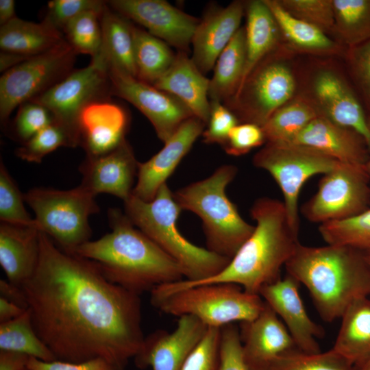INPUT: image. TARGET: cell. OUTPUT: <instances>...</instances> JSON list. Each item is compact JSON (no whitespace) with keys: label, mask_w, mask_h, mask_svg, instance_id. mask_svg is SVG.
<instances>
[{"label":"cell","mask_w":370,"mask_h":370,"mask_svg":"<svg viewBox=\"0 0 370 370\" xmlns=\"http://www.w3.org/2000/svg\"><path fill=\"white\" fill-rule=\"evenodd\" d=\"M108 64L101 53L86 67L73 70L62 80L32 99L46 107L54 124L66 134L70 147L80 145L79 116L92 101L109 98L111 84Z\"/></svg>","instance_id":"obj_9"},{"label":"cell","mask_w":370,"mask_h":370,"mask_svg":"<svg viewBox=\"0 0 370 370\" xmlns=\"http://www.w3.org/2000/svg\"><path fill=\"white\" fill-rule=\"evenodd\" d=\"M299 284L286 273L284 278L264 286L259 295L282 320L299 350L319 353L321 351L317 339L325 332L308 314L299 293Z\"/></svg>","instance_id":"obj_18"},{"label":"cell","mask_w":370,"mask_h":370,"mask_svg":"<svg viewBox=\"0 0 370 370\" xmlns=\"http://www.w3.org/2000/svg\"><path fill=\"white\" fill-rule=\"evenodd\" d=\"M356 370H370V359Z\"/></svg>","instance_id":"obj_56"},{"label":"cell","mask_w":370,"mask_h":370,"mask_svg":"<svg viewBox=\"0 0 370 370\" xmlns=\"http://www.w3.org/2000/svg\"><path fill=\"white\" fill-rule=\"evenodd\" d=\"M29 370H116L111 364L101 358H95L82 362H71L62 360L42 361L29 357Z\"/></svg>","instance_id":"obj_50"},{"label":"cell","mask_w":370,"mask_h":370,"mask_svg":"<svg viewBox=\"0 0 370 370\" xmlns=\"http://www.w3.org/2000/svg\"><path fill=\"white\" fill-rule=\"evenodd\" d=\"M319 113L305 96L293 97L277 110L262 126L267 143L292 144Z\"/></svg>","instance_id":"obj_33"},{"label":"cell","mask_w":370,"mask_h":370,"mask_svg":"<svg viewBox=\"0 0 370 370\" xmlns=\"http://www.w3.org/2000/svg\"><path fill=\"white\" fill-rule=\"evenodd\" d=\"M245 12V66L236 94L256 66L276 49L282 36L277 22L264 0L247 1Z\"/></svg>","instance_id":"obj_27"},{"label":"cell","mask_w":370,"mask_h":370,"mask_svg":"<svg viewBox=\"0 0 370 370\" xmlns=\"http://www.w3.org/2000/svg\"><path fill=\"white\" fill-rule=\"evenodd\" d=\"M40 256V231L32 225L0 223V264L7 280L22 286L34 274Z\"/></svg>","instance_id":"obj_26"},{"label":"cell","mask_w":370,"mask_h":370,"mask_svg":"<svg viewBox=\"0 0 370 370\" xmlns=\"http://www.w3.org/2000/svg\"><path fill=\"white\" fill-rule=\"evenodd\" d=\"M267 370H354L352 365L332 348L315 354L295 349L277 358Z\"/></svg>","instance_id":"obj_39"},{"label":"cell","mask_w":370,"mask_h":370,"mask_svg":"<svg viewBox=\"0 0 370 370\" xmlns=\"http://www.w3.org/2000/svg\"><path fill=\"white\" fill-rule=\"evenodd\" d=\"M310 97L319 114L360 134L370 149V121L364 107L345 78L336 71L323 68L313 75Z\"/></svg>","instance_id":"obj_15"},{"label":"cell","mask_w":370,"mask_h":370,"mask_svg":"<svg viewBox=\"0 0 370 370\" xmlns=\"http://www.w3.org/2000/svg\"><path fill=\"white\" fill-rule=\"evenodd\" d=\"M346 58L352 77L370 114V39L347 48Z\"/></svg>","instance_id":"obj_46"},{"label":"cell","mask_w":370,"mask_h":370,"mask_svg":"<svg viewBox=\"0 0 370 370\" xmlns=\"http://www.w3.org/2000/svg\"><path fill=\"white\" fill-rule=\"evenodd\" d=\"M366 169H367V173L370 177V158L368 160L367 162L366 163Z\"/></svg>","instance_id":"obj_58"},{"label":"cell","mask_w":370,"mask_h":370,"mask_svg":"<svg viewBox=\"0 0 370 370\" xmlns=\"http://www.w3.org/2000/svg\"><path fill=\"white\" fill-rule=\"evenodd\" d=\"M152 86L179 99L195 117L207 125L210 111V79L199 70L186 52L178 51L171 65Z\"/></svg>","instance_id":"obj_25"},{"label":"cell","mask_w":370,"mask_h":370,"mask_svg":"<svg viewBox=\"0 0 370 370\" xmlns=\"http://www.w3.org/2000/svg\"><path fill=\"white\" fill-rule=\"evenodd\" d=\"M264 1L273 14L281 36L295 50L318 55L341 51V45L331 39L319 28L291 15L278 0Z\"/></svg>","instance_id":"obj_31"},{"label":"cell","mask_w":370,"mask_h":370,"mask_svg":"<svg viewBox=\"0 0 370 370\" xmlns=\"http://www.w3.org/2000/svg\"><path fill=\"white\" fill-rule=\"evenodd\" d=\"M365 258L370 268V251H363Z\"/></svg>","instance_id":"obj_57"},{"label":"cell","mask_w":370,"mask_h":370,"mask_svg":"<svg viewBox=\"0 0 370 370\" xmlns=\"http://www.w3.org/2000/svg\"><path fill=\"white\" fill-rule=\"evenodd\" d=\"M319 232L327 244L370 251V208L347 219L320 224Z\"/></svg>","instance_id":"obj_37"},{"label":"cell","mask_w":370,"mask_h":370,"mask_svg":"<svg viewBox=\"0 0 370 370\" xmlns=\"http://www.w3.org/2000/svg\"><path fill=\"white\" fill-rule=\"evenodd\" d=\"M29 357L19 352L0 350V370H28Z\"/></svg>","instance_id":"obj_51"},{"label":"cell","mask_w":370,"mask_h":370,"mask_svg":"<svg viewBox=\"0 0 370 370\" xmlns=\"http://www.w3.org/2000/svg\"><path fill=\"white\" fill-rule=\"evenodd\" d=\"M24 194L1 161L0 163V220L1 222L22 225H34L24 205Z\"/></svg>","instance_id":"obj_40"},{"label":"cell","mask_w":370,"mask_h":370,"mask_svg":"<svg viewBox=\"0 0 370 370\" xmlns=\"http://www.w3.org/2000/svg\"><path fill=\"white\" fill-rule=\"evenodd\" d=\"M21 287L36 332L58 360L101 358L124 370L143 343L140 295L43 232L38 266Z\"/></svg>","instance_id":"obj_1"},{"label":"cell","mask_w":370,"mask_h":370,"mask_svg":"<svg viewBox=\"0 0 370 370\" xmlns=\"http://www.w3.org/2000/svg\"><path fill=\"white\" fill-rule=\"evenodd\" d=\"M341 319L332 349L356 370L370 359V296L352 302Z\"/></svg>","instance_id":"obj_28"},{"label":"cell","mask_w":370,"mask_h":370,"mask_svg":"<svg viewBox=\"0 0 370 370\" xmlns=\"http://www.w3.org/2000/svg\"><path fill=\"white\" fill-rule=\"evenodd\" d=\"M138 164L133 149L125 139L108 153L86 156L79 169L82 175L80 186L95 197L99 193H108L124 201L132 195Z\"/></svg>","instance_id":"obj_21"},{"label":"cell","mask_w":370,"mask_h":370,"mask_svg":"<svg viewBox=\"0 0 370 370\" xmlns=\"http://www.w3.org/2000/svg\"><path fill=\"white\" fill-rule=\"evenodd\" d=\"M205 125L195 116L189 118L164 143L160 151L146 162H138V180L132 195L145 201L153 200L197 138L202 134Z\"/></svg>","instance_id":"obj_20"},{"label":"cell","mask_w":370,"mask_h":370,"mask_svg":"<svg viewBox=\"0 0 370 370\" xmlns=\"http://www.w3.org/2000/svg\"><path fill=\"white\" fill-rule=\"evenodd\" d=\"M108 4L145 27L151 35L184 52L188 50L200 21L164 0H112Z\"/></svg>","instance_id":"obj_16"},{"label":"cell","mask_w":370,"mask_h":370,"mask_svg":"<svg viewBox=\"0 0 370 370\" xmlns=\"http://www.w3.org/2000/svg\"><path fill=\"white\" fill-rule=\"evenodd\" d=\"M136 78L152 85L171 65L174 54L166 42L133 25Z\"/></svg>","instance_id":"obj_34"},{"label":"cell","mask_w":370,"mask_h":370,"mask_svg":"<svg viewBox=\"0 0 370 370\" xmlns=\"http://www.w3.org/2000/svg\"><path fill=\"white\" fill-rule=\"evenodd\" d=\"M286 273L308 291L321 318L341 319L355 300L370 296V268L363 251L341 245H297Z\"/></svg>","instance_id":"obj_3"},{"label":"cell","mask_w":370,"mask_h":370,"mask_svg":"<svg viewBox=\"0 0 370 370\" xmlns=\"http://www.w3.org/2000/svg\"><path fill=\"white\" fill-rule=\"evenodd\" d=\"M237 171L234 165H223L208 177L173 193L182 210H190L201 219L207 249L230 260L255 228L242 218L225 193Z\"/></svg>","instance_id":"obj_7"},{"label":"cell","mask_w":370,"mask_h":370,"mask_svg":"<svg viewBox=\"0 0 370 370\" xmlns=\"http://www.w3.org/2000/svg\"><path fill=\"white\" fill-rule=\"evenodd\" d=\"M253 164L269 172L279 186L289 224L298 234V198L302 186L311 177L324 175L342 162L304 145L267 143L254 155Z\"/></svg>","instance_id":"obj_10"},{"label":"cell","mask_w":370,"mask_h":370,"mask_svg":"<svg viewBox=\"0 0 370 370\" xmlns=\"http://www.w3.org/2000/svg\"><path fill=\"white\" fill-rule=\"evenodd\" d=\"M123 202L127 218L179 264L184 280L197 282L208 279L218 274L230 261L191 243L181 234L177 221L182 209L166 183L150 201L132 195Z\"/></svg>","instance_id":"obj_5"},{"label":"cell","mask_w":370,"mask_h":370,"mask_svg":"<svg viewBox=\"0 0 370 370\" xmlns=\"http://www.w3.org/2000/svg\"><path fill=\"white\" fill-rule=\"evenodd\" d=\"M208 328L194 317H180L173 332L159 330L145 338L134 358L136 366L142 369L151 367L153 370H180Z\"/></svg>","instance_id":"obj_17"},{"label":"cell","mask_w":370,"mask_h":370,"mask_svg":"<svg viewBox=\"0 0 370 370\" xmlns=\"http://www.w3.org/2000/svg\"><path fill=\"white\" fill-rule=\"evenodd\" d=\"M80 145L86 156L108 153L125 140L129 118L123 107L110 98L88 104L79 116Z\"/></svg>","instance_id":"obj_23"},{"label":"cell","mask_w":370,"mask_h":370,"mask_svg":"<svg viewBox=\"0 0 370 370\" xmlns=\"http://www.w3.org/2000/svg\"><path fill=\"white\" fill-rule=\"evenodd\" d=\"M210 105V117L207 128L202 133L203 140L208 144L219 143L222 145L239 121L222 102L211 100Z\"/></svg>","instance_id":"obj_47"},{"label":"cell","mask_w":370,"mask_h":370,"mask_svg":"<svg viewBox=\"0 0 370 370\" xmlns=\"http://www.w3.org/2000/svg\"><path fill=\"white\" fill-rule=\"evenodd\" d=\"M266 142L262 127L250 123H238L230 132L223 148L227 154L238 156Z\"/></svg>","instance_id":"obj_48"},{"label":"cell","mask_w":370,"mask_h":370,"mask_svg":"<svg viewBox=\"0 0 370 370\" xmlns=\"http://www.w3.org/2000/svg\"><path fill=\"white\" fill-rule=\"evenodd\" d=\"M1 297L27 309L26 297L22 287L10 282L8 280H0Z\"/></svg>","instance_id":"obj_52"},{"label":"cell","mask_w":370,"mask_h":370,"mask_svg":"<svg viewBox=\"0 0 370 370\" xmlns=\"http://www.w3.org/2000/svg\"><path fill=\"white\" fill-rule=\"evenodd\" d=\"M31 57L21 54L1 51L0 53V71L2 73L22 63Z\"/></svg>","instance_id":"obj_54"},{"label":"cell","mask_w":370,"mask_h":370,"mask_svg":"<svg viewBox=\"0 0 370 370\" xmlns=\"http://www.w3.org/2000/svg\"><path fill=\"white\" fill-rule=\"evenodd\" d=\"M292 144L308 147L345 164L366 165L370 158V149L360 134L320 115L306 127Z\"/></svg>","instance_id":"obj_24"},{"label":"cell","mask_w":370,"mask_h":370,"mask_svg":"<svg viewBox=\"0 0 370 370\" xmlns=\"http://www.w3.org/2000/svg\"><path fill=\"white\" fill-rule=\"evenodd\" d=\"M333 34L350 48L370 39V0H332Z\"/></svg>","instance_id":"obj_35"},{"label":"cell","mask_w":370,"mask_h":370,"mask_svg":"<svg viewBox=\"0 0 370 370\" xmlns=\"http://www.w3.org/2000/svg\"><path fill=\"white\" fill-rule=\"evenodd\" d=\"M293 16L326 33H333L334 15L332 0H278Z\"/></svg>","instance_id":"obj_41"},{"label":"cell","mask_w":370,"mask_h":370,"mask_svg":"<svg viewBox=\"0 0 370 370\" xmlns=\"http://www.w3.org/2000/svg\"><path fill=\"white\" fill-rule=\"evenodd\" d=\"M103 42L101 53L109 69L136 77L133 25L106 4L100 16ZM108 69V70H109Z\"/></svg>","instance_id":"obj_30"},{"label":"cell","mask_w":370,"mask_h":370,"mask_svg":"<svg viewBox=\"0 0 370 370\" xmlns=\"http://www.w3.org/2000/svg\"><path fill=\"white\" fill-rule=\"evenodd\" d=\"M101 12H86L71 20L64 29L66 40L77 53L92 58L99 53L103 42Z\"/></svg>","instance_id":"obj_38"},{"label":"cell","mask_w":370,"mask_h":370,"mask_svg":"<svg viewBox=\"0 0 370 370\" xmlns=\"http://www.w3.org/2000/svg\"><path fill=\"white\" fill-rule=\"evenodd\" d=\"M29 370V369H28Z\"/></svg>","instance_id":"obj_59"},{"label":"cell","mask_w":370,"mask_h":370,"mask_svg":"<svg viewBox=\"0 0 370 370\" xmlns=\"http://www.w3.org/2000/svg\"><path fill=\"white\" fill-rule=\"evenodd\" d=\"M219 370H248L243 356L239 328L235 323L221 328Z\"/></svg>","instance_id":"obj_49"},{"label":"cell","mask_w":370,"mask_h":370,"mask_svg":"<svg viewBox=\"0 0 370 370\" xmlns=\"http://www.w3.org/2000/svg\"><path fill=\"white\" fill-rule=\"evenodd\" d=\"M53 123V118L49 110L42 104L30 100L19 106L10 127L11 135L23 144Z\"/></svg>","instance_id":"obj_42"},{"label":"cell","mask_w":370,"mask_h":370,"mask_svg":"<svg viewBox=\"0 0 370 370\" xmlns=\"http://www.w3.org/2000/svg\"><path fill=\"white\" fill-rule=\"evenodd\" d=\"M24 200L34 211L38 230L63 251L73 254L90 241L88 218L99 208L95 197L80 185L69 190L34 188L24 194Z\"/></svg>","instance_id":"obj_8"},{"label":"cell","mask_w":370,"mask_h":370,"mask_svg":"<svg viewBox=\"0 0 370 370\" xmlns=\"http://www.w3.org/2000/svg\"><path fill=\"white\" fill-rule=\"evenodd\" d=\"M77 53L66 39L3 73L0 78V119L5 126L12 111L40 95L73 69Z\"/></svg>","instance_id":"obj_11"},{"label":"cell","mask_w":370,"mask_h":370,"mask_svg":"<svg viewBox=\"0 0 370 370\" xmlns=\"http://www.w3.org/2000/svg\"><path fill=\"white\" fill-rule=\"evenodd\" d=\"M369 183L366 165L342 163L323 175L317 193L303 204L301 213L319 224L355 217L369 208Z\"/></svg>","instance_id":"obj_12"},{"label":"cell","mask_w":370,"mask_h":370,"mask_svg":"<svg viewBox=\"0 0 370 370\" xmlns=\"http://www.w3.org/2000/svg\"><path fill=\"white\" fill-rule=\"evenodd\" d=\"M270 55L252 71L239 91L225 103L239 121L262 127L277 110L294 97L297 84L291 69Z\"/></svg>","instance_id":"obj_13"},{"label":"cell","mask_w":370,"mask_h":370,"mask_svg":"<svg viewBox=\"0 0 370 370\" xmlns=\"http://www.w3.org/2000/svg\"><path fill=\"white\" fill-rule=\"evenodd\" d=\"M0 350L19 352L46 362L57 360L36 332L27 309L18 317L0 323Z\"/></svg>","instance_id":"obj_36"},{"label":"cell","mask_w":370,"mask_h":370,"mask_svg":"<svg viewBox=\"0 0 370 370\" xmlns=\"http://www.w3.org/2000/svg\"><path fill=\"white\" fill-rule=\"evenodd\" d=\"M150 294L151 304L162 312L190 315L208 328L251 321L265 304L259 295L232 283L188 284L182 280L156 286Z\"/></svg>","instance_id":"obj_6"},{"label":"cell","mask_w":370,"mask_h":370,"mask_svg":"<svg viewBox=\"0 0 370 370\" xmlns=\"http://www.w3.org/2000/svg\"><path fill=\"white\" fill-rule=\"evenodd\" d=\"M111 95L138 108L151 122L159 139L165 143L187 119L194 116L175 96L114 69L108 70Z\"/></svg>","instance_id":"obj_14"},{"label":"cell","mask_w":370,"mask_h":370,"mask_svg":"<svg viewBox=\"0 0 370 370\" xmlns=\"http://www.w3.org/2000/svg\"><path fill=\"white\" fill-rule=\"evenodd\" d=\"M242 356L248 370H267L280 356L299 349L287 328L266 303L253 320L240 323Z\"/></svg>","instance_id":"obj_19"},{"label":"cell","mask_w":370,"mask_h":370,"mask_svg":"<svg viewBox=\"0 0 370 370\" xmlns=\"http://www.w3.org/2000/svg\"><path fill=\"white\" fill-rule=\"evenodd\" d=\"M245 3L234 1L224 8H210L193 36L192 60L204 75L215 65L221 53L240 28Z\"/></svg>","instance_id":"obj_22"},{"label":"cell","mask_w":370,"mask_h":370,"mask_svg":"<svg viewBox=\"0 0 370 370\" xmlns=\"http://www.w3.org/2000/svg\"><path fill=\"white\" fill-rule=\"evenodd\" d=\"M106 4L99 0H52L44 20L62 32L77 16L88 11L101 12Z\"/></svg>","instance_id":"obj_45"},{"label":"cell","mask_w":370,"mask_h":370,"mask_svg":"<svg viewBox=\"0 0 370 370\" xmlns=\"http://www.w3.org/2000/svg\"><path fill=\"white\" fill-rule=\"evenodd\" d=\"M64 40L62 32L45 20L34 23L16 17L0 27L1 50L27 57L45 53Z\"/></svg>","instance_id":"obj_29"},{"label":"cell","mask_w":370,"mask_h":370,"mask_svg":"<svg viewBox=\"0 0 370 370\" xmlns=\"http://www.w3.org/2000/svg\"><path fill=\"white\" fill-rule=\"evenodd\" d=\"M25 309L0 297V323L13 320L25 312Z\"/></svg>","instance_id":"obj_53"},{"label":"cell","mask_w":370,"mask_h":370,"mask_svg":"<svg viewBox=\"0 0 370 370\" xmlns=\"http://www.w3.org/2000/svg\"><path fill=\"white\" fill-rule=\"evenodd\" d=\"M256 222L254 230L228 264L218 274L188 284L232 283L259 295L260 290L280 278L281 269L299 242L291 227L283 201L270 197L258 199L250 210Z\"/></svg>","instance_id":"obj_4"},{"label":"cell","mask_w":370,"mask_h":370,"mask_svg":"<svg viewBox=\"0 0 370 370\" xmlns=\"http://www.w3.org/2000/svg\"><path fill=\"white\" fill-rule=\"evenodd\" d=\"M221 328H208L180 370H219Z\"/></svg>","instance_id":"obj_44"},{"label":"cell","mask_w":370,"mask_h":370,"mask_svg":"<svg viewBox=\"0 0 370 370\" xmlns=\"http://www.w3.org/2000/svg\"><path fill=\"white\" fill-rule=\"evenodd\" d=\"M245 59V27H241L216 61L210 79V101L225 103L235 95L243 77Z\"/></svg>","instance_id":"obj_32"},{"label":"cell","mask_w":370,"mask_h":370,"mask_svg":"<svg viewBox=\"0 0 370 370\" xmlns=\"http://www.w3.org/2000/svg\"><path fill=\"white\" fill-rule=\"evenodd\" d=\"M60 147H69L64 132L53 123L44 128L15 151L19 158L29 162L40 163L47 154Z\"/></svg>","instance_id":"obj_43"},{"label":"cell","mask_w":370,"mask_h":370,"mask_svg":"<svg viewBox=\"0 0 370 370\" xmlns=\"http://www.w3.org/2000/svg\"><path fill=\"white\" fill-rule=\"evenodd\" d=\"M15 1L13 0L0 1V25H4L16 18Z\"/></svg>","instance_id":"obj_55"},{"label":"cell","mask_w":370,"mask_h":370,"mask_svg":"<svg viewBox=\"0 0 370 370\" xmlns=\"http://www.w3.org/2000/svg\"><path fill=\"white\" fill-rule=\"evenodd\" d=\"M111 232L73 254L94 262L111 282L140 295L184 280L179 264L119 208L108 212Z\"/></svg>","instance_id":"obj_2"}]
</instances>
